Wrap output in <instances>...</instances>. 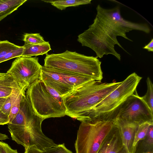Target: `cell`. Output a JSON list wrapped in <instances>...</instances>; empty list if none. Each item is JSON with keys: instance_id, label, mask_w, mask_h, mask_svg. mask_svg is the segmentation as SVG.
Masks as SVG:
<instances>
[{"instance_id": "cell-23", "label": "cell", "mask_w": 153, "mask_h": 153, "mask_svg": "<svg viewBox=\"0 0 153 153\" xmlns=\"http://www.w3.org/2000/svg\"><path fill=\"white\" fill-rule=\"evenodd\" d=\"M19 46L8 41H0V63L5 56L9 52L17 48Z\"/></svg>"}, {"instance_id": "cell-17", "label": "cell", "mask_w": 153, "mask_h": 153, "mask_svg": "<svg viewBox=\"0 0 153 153\" xmlns=\"http://www.w3.org/2000/svg\"><path fill=\"white\" fill-rule=\"evenodd\" d=\"M134 153H153V124L150 126L145 137L137 143Z\"/></svg>"}, {"instance_id": "cell-1", "label": "cell", "mask_w": 153, "mask_h": 153, "mask_svg": "<svg viewBox=\"0 0 153 153\" xmlns=\"http://www.w3.org/2000/svg\"><path fill=\"white\" fill-rule=\"evenodd\" d=\"M44 120L35 113L30 103H22L17 114L7 124L12 139L25 150L34 146L43 151L56 145L43 133L41 125Z\"/></svg>"}, {"instance_id": "cell-18", "label": "cell", "mask_w": 153, "mask_h": 153, "mask_svg": "<svg viewBox=\"0 0 153 153\" xmlns=\"http://www.w3.org/2000/svg\"><path fill=\"white\" fill-rule=\"evenodd\" d=\"M27 0H0V21L17 9Z\"/></svg>"}, {"instance_id": "cell-30", "label": "cell", "mask_w": 153, "mask_h": 153, "mask_svg": "<svg viewBox=\"0 0 153 153\" xmlns=\"http://www.w3.org/2000/svg\"><path fill=\"white\" fill-rule=\"evenodd\" d=\"M143 49L147 50L149 51H153V39H152L150 42L143 48Z\"/></svg>"}, {"instance_id": "cell-20", "label": "cell", "mask_w": 153, "mask_h": 153, "mask_svg": "<svg viewBox=\"0 0 153 153\" xmlns=\"http://www.w3.org/2000/svg\"><path fill=\"white\" fill-rule=\"evenodd\" d=\"M146 82L147 91L145 94L141 98L153 112V85L149 77H147Z\"/></svg>"}, {"instance_id": "cell-27", "label": "cell", "mask_w": 153, "mask_h": 153, "mask_svg": "<svg viewBox=\"0 0 153 153\" xmlns=\"http://www.w3.org/2000/svg\"><path fill=\"white\" fill-rule=\"evenodd\" d=\"M0 153H18L17 150L13 149L7 143L0 141Z\"/></svg>"}, {"instance_id": "cell-12", "label": "cell", "mask_w": 153, "mask_h": 153, "mask_svg": "<svg viewBox=\"0 0 153 153\" xmlns=\"http://www.w3.org/2000/svg\"><path fill=\"white\" fill-rule=\"evenodd\" d=\"M97 153H129L123 143L118 129L114 123Z\"/></svg>"}, {"instance_id": "cell-6", "label": "cell", "mask_w": 153, "mask_h": 153, "mask_svg": "<svg viewBox=\"0 0 153 153\" xmlns=\"http://www.w3.org/2000/svg\"><path fill=\"white\" fill-rule=\"evenodd\" d=\"M25 94L35 113L44 120L66 115L62 97L41 79L30 85Z\"/></svg>"}, {"instance_id": "cell-8", "label": "cell", "mask_w": 153, "mask_h": 153, "mask_svg": "<svg viewBox=\"0 0 153 153\" xmlns=\"http://www.w3.org/2000/svg\"><path fill=\"white\" fill-rule=\"evenodd\" d=\"M62 97L92 78L64 70L42 66L40 79Z\"/></svg>"}, {"instance_id": "cell-11", "label": "cell", "mask_w": 153, "mask_h": 153, "mask_svg": "<svg viewBox=\"0 0 153 153\" xmlns=\"http://www.w3.org/2000/svg\"><path fill=\"white\" fill-rule=\"evenodd\" d=\"M96 9V16L124 35L133 30L142 31L146 33L150 32V27L146 24L135 23L124 19L121 15L119 7L107 9L98 5Z\"/></svg>"}, {"instance_id": "cell-14", "label": "cell", "mask_w": 153, "mask_h": 153, "mask_svg": "<svg viewBox=\"0 0 153 153\" xmlns=\"http://www.w3.org/2000/svg\"><path fill=\"white\" fill-rule=\"evenodd\" d=\"M19 86L7 73H0V98L7 97Z\"/></svg>"}, {"instance_id": "cell-13", "label": "cell", "mask_w": 153, "mask_h": 153, "mask_svg": "<svg viewBox=\"0 0 153 153\" xmlns=\"http://www.w3.org/2000/svg\"><path fill=\"white\" fill-rule=\"evenodd\" d=\"M118 128L123 144L129 153H134V137L139 125L125 119L117 118L114 120Z\"/></svg>"}, {"instance_id": "cell-19", "label": "cell", "mask_w": 153, "mask_h": 153, "mask_svg": "<svg viewBox=\"0 0 153 153\" xmlns=\"http://www.w3.org/2000/svg\"><path fill=\"white\" fill-rule=\"evenodd\" d=\"M47 3H49L53 6L62 10L70 7H76L80 5L89 4L91 0H42Z\"/></svg>"}, {"instance_id": "cell-25", "label": "cell", "mask_w": 153, "mask_h": 153, "mask_svg": "<svg viewBox=\"0 0 153 153\" xmlns=\"http://www.w3.org/2000/svg\"><path fill=\"white\" fill-rule=\"evenodd\" d=\"M23 46L19 47L8 53L4 57L1 62L8 60L11 59L22 56L24 51Z\"/></svg>"}, {"instance_id": "cell-21", "label": "cell", "mask_w": 153, "mask_h": 153, "mask_svg": "<svg viewBox=\"0 0 153 153\" xmlns=\"http://www.w3.org/2000/svg\"><path fill=\"white\" fill-rule=\"evenodd\" d=\"M23 40L25 45L37 44L46 42L39 33H26L23 35Z\"/></svg>"}, {"instance_id": "cell-16", "label": "cell", "mask_w": 153, "mask_h": 153, "mask_svg": "<svg viewBox=\"0 0 153 153\" xmlns=\"http://www.w3.org/2000/svg\"><path fill=\"white\" fill-rule=\"evenodd\" d=\"M26 89L19 87L14 89L10 95L11 100V108L9 116V122L11 121L18 112L23 97L25 95ZM8 122V123H9Z\"/></svg>"}, {"instance_id": "cell-28", "label": "cell", "mask_w": 153, "mask_h": 153, "mask_svg": "<svg viewBox=\"0 0 153 153\" xmlns=\"http://www.w3.org/2000/svg\"><path fill=\"white\" fill-rule=\"evenodd\" d=\"M9 122V116L3 113L0 109V125L7 124Z\"/></svg>"}, {"instance_id": "cell-29", "label": "cell", "mask_w": 153, "mask_h": 153, "mask_svg": "<svg viewBox=\"0 0 153 153\" xmlns=\"http://www.w3.org/2000/svg\"><path fill=\"white\" fill-rule=\"evenodd\" d=\"M24 153H44V151L41 150L35 146L29 147L25 150Z\"/></svg>"}, {"instance_id": "cell-2", "label": "cell", "mask_w": 153, "mask_h": 153, "mask_svg": "<svg viewBox=\"0 0 153 153\" xmlns=\"http://www.w3.org/2000/svg\"><path fill=\"white\" fill-rule=\"evenodd\" d=\"M122 83L102 82L92 80L76 87L62 97L66 115L76 119L96 106Z\"/></svg>"}, {"instance_id": "cell-15", "label": "cell", "mask_w": 153, "mask_h": 153, "mask_svg": "<svg viewBox=\"0 0 153 153\" xmlns=\"http://www.w3.org/2000/svg\"><path fill=\"white\" fill-rule=\"evenodd\" d=\"M22 56L32 57L46 54L51 50L49 42L35 45H24Z\"/></svg>"}, {"instance_id": "cell-10", "label": "cell", "mask_w": 153, "mask_h": 153, "mask_svg": "<svg viewBox=\"0 0 153 153\" xmlns=\"http://www.w3.org/2000/svg\"><path fill=\"white\" fill-rule=\"evenodd\" d=\"M135 123L139 125L145 123L153 124V112L137 94L129 96L120 105L114 116Z\"/></svg>"}, {"instance_id": "cell-3", "label": "cell", "mask_w": 153, "mask_h": 153, "mask_svg": "<svg viewBox=\"0 0 153 153\" xmlns=\"http://www.w3.org/2000/svg\"><path fill=\"white\" fill-rule=\"evenodd\" d=\"M142 79L135 73H132L96 106L76 119L81 123L97 120L113 121L114 115L118 108L127 98L134 94Z\"/></svg>"}, {"instance_id": "cell-7", "label": "cell", "mask_w": 153, "mask_h": 153, "mask_svg": "<svg viewBox=\"0 0 153 153\" xmlns=\"http://www.w3.org/2000/svg\"><path fill=\"white\" fill-rule=\"evenodd\" d=\"M114 124L109 120L81 122L74 144L76 153H97Z\"/></svg>"}, {"instance_id": "cell-9", "label": "cell", "mask_w": 153, "mask_h": 153, "mask_svg": "<svg viewBox=\"0 0 153 153\" xmlns=\"http://www.w3.org/2000/svg\"><path fill=\"white\" fill-rule=\"evenodd\" d=\"M36 57H17L7 72L19 86L26 90L35 81L41 78L42 66Z\"/></svg>"}, {"instance_id": "cell-22", "label": "cell", "mask_w": 153, "mask_h": 153, "mask_svg": "<svg viewBox=\"0 0 153 153\" xmlns=\"http://www.w3.org/2000/svg\"><path fill=\"white\" fill-rule=\"evenodd\" d=\"M152 124H153L145 123L139 125L134 137L133 145L134 150L135 146L137 143L140 140L144 139L146 135L149 127Z\"/></svg>"}, {"instance_id": "cell-4", "label": "cell", "mask_w": 153, "mask_h": 153, "mask_svg": "<svg viewBox=\"0 0 153 153\" xmlns=\"http://www.w3.org/2000/svg\"><path fill=\"white\" fill-rule=\"evenodd\" d=\"M101 64V62L96 57L67 50L61 53L46 54L44 66L101 81L103 76Z\"/></svg>"}, {"instance_id": "cell-32", "label": "cell", "mask_w": 153, "mask_h": 153, "mask_svg": "<svg viewBox=\"0 0 153 153\" xmlns=\"http://www.w3.org/2000/svg\"><path fill=\"white\" fill-rule=\"evenodd\" d=\"M7 97L0 98V109L5 102Z\"/></svg>"}, {"instance_id": "cell-24", "label": "cell", "mask_w": 153, "mask_h": 153, "mask_svg": "<svg viewBox=\"0 0 153 153\" xmlns=\"http://www.w3.org/2000/svg\"><path fill=\"white\" fill-rule=\"evenodd\" d=\"M43 151L44 153H73L65 147L64 143L57 145Z\"/></svg>"}, {"instance_id": "cell-31", "label": "cell", "mask_w": 153, "mask_h": 153, "mask_svg": "<svg viewBox=\"0 0 153 153\" xmlns=\"http://www.w3.org/2000/svg\"><path fill=\"white\" fill-rule=\"evenodd\" d=\"M8 138V136L7 135L0 133V140H5Z\"/></svg>"}, {"instance_id": "cell-26", "label": "cell", "mask_w": 153, "mask_h": 153, "mask_svg": "<svg viewBox=\"0 0 153 153\" xmlns=\"http://www.w3.org/2000/svg\"><path fill=\"white\" fill-rule=\"evenodd\" d=\"M11 108V100L10 96L6 98V100L0 109L4 114L9 116Z\"/></svg>"}, {"instance_id": "cell-5", "label": "cell", "mask_w": 153, "mask_h": 153, "mask_svg": "<svg viewBox=\"0 0 153 153\" xmlns=\"http://www.w3.org/2000/svg\"><path fill=\"white\" fill-rule=\"evenodd\" d=\"M119 33L112 27L96 16L88 28L78 36L77 40L82 46L88 47L101 58L104 55L112 54L120 60L121 56L115 50V45L126 52L118 42Z\"/></svg>"}]
</instances>
